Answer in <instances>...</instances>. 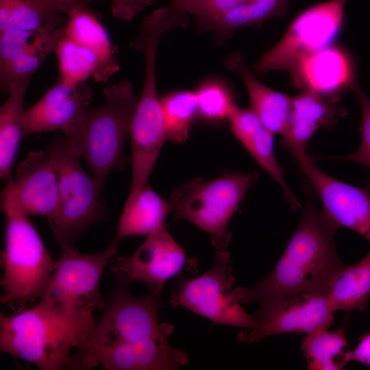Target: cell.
Wrapping results in <instances>:
<instances>
[{
  "label": "cell",
  "instance_id": "cell-34",
  "mask_svg": "<svg viewBox=\"0 0 370 370\" xmlns=\"http://www.w3.org/2000/svg\"><path fill=\"white\" fill-rule=\"evenodd\" d=\"M192 0H171L166 8L173 14L188 20L187 7Z\"/></svg>",
  "mask_w": 370,
  "mask_h": 370
},
{
  "label": "cell",
  "instance_id": "cell-6",
  "mask_svg": "<svg viewBox=\"0 0 370 370\" xmlns=\"http://www.w3.org/2000/svg\"><path fill=\"white\" fill-rule=\"evenodd\" d=\"M58 175L59 211L49 223L57 239L75 247L76 240L92 224L106 219L101 202L103 186L82 166L83 152L62 136L46 149Z\"/></svg>",
  "mask_w": 370,
  "mask_h": 370
},
{
  "label": "cell",
  "instance_id": "cell-28",
  "mask_svg": "<svg viewBox=\"0 0 370 370\" xmlns=\"http://www.w3.org/2000/svg\"><path fill=\"white\" fill-rule=\"evenodd\" d=\"M195 92L199 116L209 122L227 120L236 104L229 86L218 78L202 82Z\"/></svg>",
  "mask_w": 370,
  "mask_h": 370
},
{
  "label": "cell",
  "instance_id": "cell-26",
  "mask_svg": "<svg viewBox=\"0 0 370 370\" xmlns=\"http://www.w3.org/2000/svg\"><path fill=\"white\" fill-rule=\"evenodd\" d=\"M161 110L167 140L186 142L195 119L199 116L195 91L179 90L160 98Z\"/></svg>",
  "mask_w": 370,
  "mask_h": 370
},
{
  "label": "cell",
  "instance_id": "cell-2",
  "mask_svg": "<svg viewBox=\"0 0 370 370\" xmlns=\"http://www.w3.org/2000/svg\"><path fill=\"white\" fill-rule=\"evenodd\" d=\"M338 229L307 192L300 221L271 272L250 288L236 287L232 297L240 304L264 308L303 293H325L347 264L334 242Z\"/></svg>",
  "mask_w": 370,
  "mask_h": 370
},
{
  "label": "cell",
  "instance_id": "cell-15",
  "mask_svg": "<svg viewBox=\"0 0 370 370\" xmlns=\"http://www.w3.org/2000/svg\"><path fill=\"white\" fill-rule=\"evenodd\" d=\"M288 73L295 87L335 101L358 84L354 58L334 44L306 56Z\"/></svg>",
  "mask_w": 370,
  "mask_h": 370
},
{
  "label": "cell",
  "instance_id": "cell-29",
  "mask_svg": "<svg viewBox=\"0 0 370 370\" xmlns=\"http://www.w3.org/2000/svg\"><path fill=\"white\" fill-rule=\"evenodd\" d=\"M244 1L192 0L187 7V13L195 20L199 30L208 32L213 24Z\"/></svg>",
  "mask_w": 370,
  "mask_h": 370
},
{
  "label": "cell",
  "instance_id": "cell-13",
  "mask_svg": "<svg viewBox=\"0 0 370 370\" xmlns=\"http://www.w3.org/2000/svg\"><path fill=\"white\" fill-rule=\"evenodd\" d=\"M92 90L86 82L72 85L57 81L23 115L24 135L60 131L83 148L82 129L90 108Z\"/></svg>",
  "mask_w": 370,
  "mask_h": 370
},
{
  "label": "cell",
  "instance_id": "cell-22",
  "mask_svg": "<svg viewBox=\"0 0 370 370\" xmlns=\"http://www.w3.org/2000/svg\"><path fill=\"white\" fill-rule=\"evenodd\" d=\"M325 296L334 312L367 311L370 298V249L360 260L346 264L336 274Z\"/></svg>",
  "mask_w": 370,
  "mask_h": 370
},
{
  "label": "cell",
  "instance_id": "cell-20",
  "mask_svg": "<svg viewBox=\"0 0 370 370\" xmlns=\"http://www.w3.org/2000/svg\"><path fill=\"white\" fill-rule=\"evenodd\" d=\"M171 212L170 201L146 184L132 199L125 201L112 243L119 245L128 237L148 236L164 224Z\"/></svg>",
  "mask_w": 370,
  "mask_h": 370
},
{
  "label": "cell",
  "instance_id": "cell-5",
  "mask_svg": "<svg viewBox=\"0 0 370 370\" xmlns=\"http://www.w3.org/2000/svg\"><path fill=\"white\" fill-rule=\"evenodd\" d=\"M258 177L257 173L228 171L213 180L195 178L172 193L173 218L207 232L216 253L228 251L230 220Z\"/></svg>",
  "mask_w": 370,
  "mask_h": 370
},
{
  "label": "cell",
  "instance_id": "cell-32",
  "mask_svg": "<svg viewBox=\"0 0 370 370\" xmlns=\"http://www.w3.org/2000/svg\"><path fill=\"white\" fill-rule=\"evenodd\" d=\"M347 360L370 366V331L361 337L353 350L349 351Z\"/></svg>",
  "mask_w": 370,
  "mask_h": 370
},
{
  "label": "cell",
  "instance_id": "cell-7",
  "mask_svg": "<svg viewBox=\"0 0 370 370\" xmlns=\"http://www.w3.org/2000/svg\"><path fill=\"white\" fill-rule=\"evenodd\" d=\"M104 102L90 108L83 129V156L91 174L104 186L110 171L124 169V145L136 109L138 97L123 79L103 89Z\"/></svg>",
  "mask_w": 370,
  "mask_h": 370
},
{
  "label": "cell",
  "instance_id": "cell-16",
  "mask_svg": "<svg viewBox=\"0 0 370 370\" xmlns=\"http://www.w3.org/2000/svg\"><path fill=\"white\" fill-rule=\"evenodd\" d=\"M10 184L15 201L27 216H39L53 223L59 211L58 175L43 150L29 153L15 170Z\"/></svg>",
  "mask_w": 370,
  "mask_h": 370
},
{
  "label": "cell",
  "instance_id": "cell-9",
  "mask_svg": "<svg viewBox=\"0 0 370 370\" xmlns=\"http://www.w3.org/2000/svg\"><path fill=\"white\" fill-rule=\"evenodd\" d=\"M234 284L229 251L216 253L210 270L195 278L180 280L169 302L172 307L184 308L217 324L251 329L256 319L232 297Z\"/></svg>",
  "mask_w": 370,
  "mask_h": 370
},
{
  "label": "cell",
  "instance_id": "cell-4",
  "mask_svg": "<svg viewBox=\"0 0 370 370\" xmlns=\"http://www.w3.org/2000/svg\"><path fill=\"white\" fill-rule=\"evenodd\" d=\"M5 215L1 302L17 313L40 299L56 268L43 241L14 197L8 182L1 195Z\"/></svg>",
  "mask_w": 370,
  "mask_h": 370
},
{
  "label": "cell",
  "instance_id": "cell-30",
  "mask_svg": "<svg viewBox=\"0 0 370 370\" xmlns=\"http://www.w3.org/2000/svg\"><path fill=\"white\" fill-rule=\"evenodd\" d=\"M353 91L358 98L361 108V142L356 151L340 157L338 160L360 163L370 170V98L362 90L358 84ZM367 188L370 190V177Z\"/></svg>",
  "mask_w": 370,
  "mask_h": 370
},
{
  "label": "cell",
  "instance_id": "cell-11",
  "mask_svg": "<svg viewBox=\"0 0 370 370\" xmlns=\"http://www.w3.org/2000/svg\"><path fill=\"white\" fill-rule=\"evenodd\" d=\"M186 255L164 224L146 236L130 256L115 255L108 266L114 281L129 286L145 284L150 291L162 292L165 282L184 267Z\"/></svg>",
  "mask_w": 370,
  "mask_h": 370
},
{
  "label": "cell",
  "instance_id": "cell-17",
  "mask_svg": "<svg viewBox=\"0 0 370 370\" xmlns=\"http://www.w3.org/2000/svg\"><path fill=\"white\" fill-rule=\"evenodd\" d=\"M345 114V110L336 101L302 90L292 97L290 116L281 143L298 162L308 156L306 148L315 132L321 127L333 126Z\"/></svg>",
  "mask_w": 370,
  "mask_h": 370
},
{
  "label": "cell",
  "instance_id": "cell-23",
  "mask_svg": "<svg viewBox=\"0 0 370 370\" xmlns=\"http://www.w3.org/2000/svg\"><path fill=\"white\" fill-rule=\"evenodd\" d=\"M60 12L41 0H0V31L14 29L31 32L65 26Z\"/></svg>",
  "mask_w": 370,
  "mask_h": 370
},
{
  "label": "cell",
  "instance_id": "cell-8",
  "mask_svg": "<svg viewBox=\"0 0 370 370\" xmlns=\"http://www.w3.org/2000/svg\"><path fill=\"white\" fill-rule=\"evenodd\" d=\"M347 1L329 0L302 10L277 44L253 65L255 73L289 72L306 56L333 45L345 24Z\"/></svg>",
  "mask_w": 370,
  "mask_h": 370
},
{
  "label": "cell",
  "instance_id": "cell-24",
  "mask_svg": "<svg viewBox=\"0 0 370 370\" xmlns=\"http://www.w3.org/2000/svg\"><path fill=\"white\" fill-rule=\"evenodd\" d=\"M290 0H245L217 22L208 31L221 45L240 28L260 27L273 17H285Z\"/></svg>",
  "mask_w": 370,
  "mask_h": 370
},
{
  "label": "cell",
  "instance_id": "cell-10",
  "mask_svg": "<svg viewBox=\"0 0 370 370\" xmlns=\"http://www.w3.org/2000/svg\"><path fill=\"white\" fill-rule=\"evenodd\" d=\"M57 241L61 255L40 299L75 312L92 313L103 309L106 303L99 283L106 266L118 254V245L111 242L99 253L85 254Z\"/></svg>",
  "mask_w": 370,
  "mask_h": 370
},
{
  "label": "cell",
  "instance_id": "cell-27",
  "mask_svg": "<svg viewBox=\"0 0 370 370\" xmlns=\"http://www.w3.org/2000/svg\"><path fill=\"white\" fill-rule=\"evenodd\" d=\"M54 52L58 68V81L77 85L95 77L98 70L95 55L64 34L57 43Z\"/></svg>",
  "mask_w": 370,
  "mask_h": 370
},
{
  "label": "cell",
  "instance_id": "cell-33",
  "mask_svg": "<svg viewBox=\"0 0 370 370\" xmlns=\"http://www.w3.org/2000/svg\"><path fill=\"white\" fill-rule=\"evenodd\" d=\"M60 13L67 14L73 7L86 3L84 0H41Z\"/></svg>",
  "mask_w": 370,
  "mask_h": 370
},
{
  "label": "cell",
  "instance_id": "cell-19",
  "mask_svg": "<svg viewBox=\"0 0 370 370\" xmlns=\"http://www.w3.org/2000/svg\"><path fill=\"white\" fill-rule=\"evenodd\" d=\"M227 69L243 79L249 95L250 109L263 126L273 134H282L288 124L292 97L275 90L258 80L245 64L242 54L236 52L225 60Z\"/></svg>",
  "mask_w": 370,
  "mask_h": 370
},
{
  "label": "cell",
  "instance_id": "cell-25",
  "mask_svg": "<svg viewBox=\"0 0 370 370\" xmlns=\"http://www.w3.org/2000/svg\"><path fill=\"white\" fill-rule=\"evenodd\" d=\"M322 328L306 335L301 349L310 370H338L347 363L348 343L343 327Z\"/></svg>",
  "mask_w": 370,
  "mask_h": 370
},
{
  "label": "cell",
  "instance_id": "cell-18",
  "mask_svg": "<svg viewBox=\"0 0 370 370\" xmlns=\"http://www.w3.org/2000/svg\"><path fill=\"white\" fill-rule=\"evenodd\" d=\"M66 14L68 20L64 35L95 55L98 70L93 79L99 83L106 82L120 67L116 62L117 47L113 45L107 30L100 22L101 16L86 3L73 7Z\"/></svg>",
  "mask_w": 370,
  "mask_h": 370
},
{
  "label": "cell",
  "instance_id": "cell-14",
  "mask_svg": "<svg viewBox=\"0 0 370 370\" xmlns=\"http://www.w3.org/2000/svg\"><path fill=\"white\" fill-rule=\"evenodd\" d=\"M298 164L333 225L352 230L370 243V190L327 175L308 155Z\"/></svg>",
  "mask_w": 370,
  "mask_h": 370
},
{
  "label": "cell",
  "instance_id": "cell-3",
  "mask_svg": "<svg viewBox=\"0 0 370 370\" xmlns=\"http://www.w3.org/2000/svg\"><path fill=\"white\" fill-rule=\"evenodd\" d=\"M96 325L92 313L72 312L40 299L19 312L1 314L0 351L41 370H60L74 349L90 344Z\"/></svg>",
  "mask_w": 370,
  "mask_h": 370
},
{
  "label": "cell",
  "instance_id": "cell-12",
  "mask_svg": "<svg viewBox=\"0 0 370 370\" xmlns=\"http://www.w3.org/2000/svg\"><path fill=\"white\" fill-rule=\"evenodd\" d=\"M334 314L324 295L299 294L258 308L254 315L256 325L241 330L237 338L240 342L254 344L273 335L307 334L330 328L334 323Z\"/></svg>",
  "mask_w": 370,
  "mask_h": 370
},
{
  "label": "cell",
  "instance_id": "cell-1",
  "mask_svg": "<svg viewBox=\"0 0 370 370\" xmlns=\"http://www.w3.org/2000/svg\"><path fill=\"white\" fill-rule=\"evenodd\" d=\"M161 293L132 295L114 282L112 294L86 348L73 352L66 368L86 370H175L189 362L188 354L171 345L174 327L160 321Z\"/></svg>",
  "mask_w": 370,
  "mask_h": 370
},
{
  "label": "cell",
  "instance_id": "cell-31",
  "mask_svg": "<svg viewBox=\"0 0 370 370\" xmlns=\"http://www.w3.org/2000/svg\"><path fill=\"white\" fill-rule=\"evenodd\" d=\"M86 3L97 0H84ZM111 14L118 19L131 21L145 8L154 3V0H110Z\"/></svg>",
  "mask_w": 370,
  "mask_h": 370
},
{
  "label": "cell",
  "instance_id": "cell-21",
  "mask_svg": "<svg viewBox=\"0 0 370 370\" xmlns=\"http://www.w3.org/2000/svg\"><path fill=\"white\" fill-rule=\"evenodd\" d=\"M32 77H22L11 82L8 96L0 108V177L12 179V171L24 135L23 115L27 89Z\"/></svg>",
  "mask_w": 370,
  "mask_h": 370
}]
</instances>
